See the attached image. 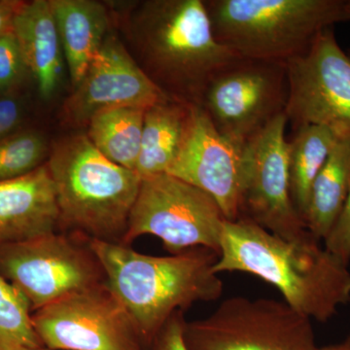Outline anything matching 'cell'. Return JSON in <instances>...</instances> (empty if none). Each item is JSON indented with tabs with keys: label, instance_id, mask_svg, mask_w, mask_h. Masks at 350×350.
I'll return each mask as SVG.
<instances>
[{
	"label": "cell",
	"instance_id": "obj_1",
	"mask_svg": "<svg viewBox=\"0 0 350 350\" xmlns=\"http://www.w3.org/2000/svg\"><path fill=\"white\" fill-rule=\"evenodd\" d=\"M122 27L147 77L191 107H200L214 76L239 59L216 40L204 0L135 2Z\"/></svg>",
	"mask_w": 350,
	"mask_h": 350
},
{
	"label": "cell",
	"instance_id": "obj_2",
	"mask_svg": "<svg viewBox=\"0 0 350 350\" xmlns=\"http://www.w3.org/2000/svg\"><path fill=\"white\" fill-rule=\"evenodd\" d=\"M214 273L239 271L275 287L282 300L310 320L326 322L350 301L349 266L312 236L280 238L245 218L226 220Z\"/></svg>",
	"mask_w": 350,
	"mask_h": 350
},
{
	"label": "cell",
	"instance_id": "obj_3",
	"mask_svg": "<svg viewBox=\"0 0 350 350\" xmlns=\"http://www.w3.org/2000/svg\"><path fill=\"white\" fill-rule=\"evenodd\" d=\"M87 241L103 267L107 286L133 317L147 349L174 313L222 296L224 284L213 269L215 251L196 247L152 256L125 244Z\"/></svg>",
	"mask_w": 350,
	"mask_h": 350
},
{
	"label": "cell",
	"instance_id": "obj_4",
	"mask_svg": "<svg viewBox=\"0 0 350 350\" xmlns=\"http://www.w3.org/2000/svg\"><path fill=\"white\" fill-rule=\"evenodd\" d=\"M59 229L87 239L122 243L142 178L105 158L86 135L53 145L48 162Z\"/></svg>",
	"mask_w": 350,
	"mask_h": 350
},
{
	"label": "cell",
	"instance_id": "obj_5",
	"mask_svg": "<svg viewBox=\"0 0 350 350\" xmlns=\"http://www.w3.org/2000/svg\"><path fill=\"white\" fill-rule=\"evenodd\" d=\"M216 40L241 59L286 64L328 27L344 0H204Z\"/></svg>",
	"mask_w": 350,
	"mask_h": 350
},
{
	"label": "cell",
	"instance_id": "obj_6",
	"mask_svg": "<svg viewBox=\"0 0 350 350\" xmlns=\"http://www.w3.org/2000/svg\"><path fill=\"white\" fill-rule=\"evenodd\" d=\"M226 219L216 200L167 174L142 179L122 244L151 234L170 254L206 247L219 253Z\"/></svg>",
	"mask_w": 350,
	"mask_h": 350
},
{
	"label": "cell",
	"instance_id": "obj_7",
	"mask_svg": "<svg viewBox=\"0 0 350 350\" xmlns=\"http://www.w3.org/2000/svg\"><path fill=\"white\" fill-rule=\"evenodd\" d=\"M187 350H319L312 320L283 300L236 296L186 321Z\"/></svg>",
	"mask_w": 350,
	"mask_h": 350
},
{
	"label": "cell",
	"instance_id": "obj_8",
	"mask_svg": "<svg viewBox=\"0 0 350 350\" xmlns=\"http://www.w3.org/2000/svg\"><path fill=\"white\" fill-rule=\"evenodd\" d=\"M0 275L25 295L32 312L105 282L98 258L78 234L53 232L0 245Z\"/></svg>",
	"mask_w": 350,
	"mask_h": 350
},
{
	"label": "cell",
	"instance_id": "obj_9",
	"mask_svg": "<svg viewBox=\"0 0 350 350\" xmlns=\"http://www.w3.org/2000/svg\"><path fill=\"white\" fill-rule=\"evenodd\" d=\"M285 64L239 59L217 73L200 108L222 137L245 146L286 107Z\"/></svg>",
	"mask_w": 350,
	"mask_h": 350
},
{
	"label": "cell",
	"instance_id": "obj_10",
	"mask_svg": "<svg viewBox=\"0 0 350 350\" xmlns=\"http://www.w3.org/2000/svg\"><path fill=\"white\" fill-rule=\"evenodd\" d=\"M43 347L55 350H147L133 317L107 282L32 312Z\"/></svg>",
	"mask_w": 350,
	"mask_h": 350
},
{
	"label": "cell",
	"instance_id": "obj_11",
	"mask_svg": "<svg viewBox=\"0 0 350 350\" xmlns=\"http://www.w3.org/2000/svg\"><path fill=\"white\" fill-rule=\"evenodd\" d=\"M284 114L292 129L323 126L350 139V55L338 45L334 27L324 29L305 54L285 64Z\"/></svg>",
	"mask_w": 350,
	"mask_h": 350
},
{
	"label": "cell",
	"instance_id": "obj_12",
	"mask_svg": "<svg viewBox=\"0 0 350 350\" xmlns=\"http://www.w3.org/2000/svg\"><path fill=\"white\" fill-rule=\"evenodd\" d=\"M284 113L244 146L241 217L289 241L312 234L294 206L290 187Z\"/></svg>",
	"mask_w": 350,
	"mask_h": 350
},
{
	"label": "cell",
	"instance_id": "obj_13",
	"mask_svg": "<svg viewBox=\"0 0 350 350\" xmlns=\"http://www.w3.org/2000/svg\"><path fill=\"white\" fill-rule=\"evenodd\" d=\"M170 100L138 66L118 36L110 33L81 82L64 101L63 123L87 126L96 113L110 108H149Z\"/></svg>",
	"mask_w": 350,
	"mask_h": 350
},
{
	"label": "cell",
	"instance_id": "obj_14",
	"mask_svg": "<svg viewBox=\"0 0 350 350\" xmlns=\"http://www.w3.org/2000/svg\"><path fill=\"white\" fill-rule=\"evenodd\" d=\"M167 174L211 195L227 220L241 217L244 146L222 137L202 108L193 107L183 144Z\"/></svg>",
	"mask_w": 350,
	"mask_h": 350
},
{
	"label": "cell",
	"instance_id": "obj_15",
	"mask_svg": "<svg viewBox=\"0 0 350 350\" xmlns=\"http://www.w3.org/2000/svg\"><path fill=\"white\" fill-rule=\"evenodd\" d=\"M56 192L46 163L31 174L0 182V245L57 232Z\"/></svg>",
	"mask_w": 350,
	"mask_h": 350
},
{
	"label": "cell",
	"instance_id": "obj_16",
	"mask_svg": "<svg viewBox=\"0 0 350 350\" xmlns=\"http://www.w3.org/2000/svg\"><path fill=\"white\" fill-rule=\"evenodd\" d=\"M11 31L39 94L50 100L61 85L64 61L50 0L24 2L14 17Z\"/></svg>",
	"mask_w": 350,
	"mask_h": 350
},
{
	"label": "cell",
	"instance_id": "obj_17",
	"mask_svg": "<svg viewBox=\"0 0 350 350\" xmlns=\"http://www.w3.org/2000/svg\"><path fill=\"white\" fill-rule=\"evenodd\" d=\"M71 84L77 86L109 36L110 14L94 0H50Z\"/></svg>",
	"mask_w": 350,
	"mask_h": 350
},
{
	"label": "cell",
	"instance_id": "obj_18",
	"mask_svg": "<svg viewBox=\"0 0 350 350\" xmlns=\"http://www.w3.org/2000/svg\"><path fill=\"white\" fill-rule=\"evenodd\" d=\"M193 107L165 100L147 108L135 170L140 178L167 174L183 144Z\"/></svg>",
	"mask_w": 350,
	"mask_h": 350
},
{
	"label": "cell",
	"instance_id": "obj_19",
	"mask_svg": "<svg viewBox=\"0 0 350 350\" xmlns=\"http://www.w3.org/2000/svg\"><path fill=\"white\" fill-rule=\"evenodd\" d=\"M350 191V139H338L313 182L306 217L308 232L324 241Z\"/></svg>",
	"mask_w": 350,
	"mask_h": 350
},
{
	"label": "cell",
	"instance_id": "obj_20",
	"mask_svg": "<svg viewBox=\"0 0 350 350\" xmlns=\"http://www.w3.org/2000/svg\"><path fill=\"white\" fill-rule=\"evenodd\" d=\"M338 139L330 129L310 125L296 129L287 140L292 200L305 223L313 182Z\"/></svg>",
	"mask_w": 350,
	"mask_h": 350
},
{
	"label": "cell",
	"instance_id": "obj_21",
	"mask_svg": "<svg viewBox=\"0 0 350 350\" xmlns=\"http://www.w3.org/2000/svg\"><path fill=\"white\" fill-rule=\"evenodd\" d=\"M146 110L137 107L103 110L90 120L86 135L108 160L135 170L142 148Z\"/></svg>",
	"mask_w": 350,
	"mask_h": 350
},
{
	"label": "cell",
	"instance_id": "obj_22",
	"mask_svg": "<svg viewBox=\"0 0 350 350\" xmlns=\"http://www.w3.org/2000/svg\"><path fill=\"white\" fill-rule=\"evenodd\" d=\"M31 304L0 275V350L43 347L32 323Z\"/></svg>",
	"mask_w": 350,
	"mask_h": 350
},
{
	"label": "cell",
	"instance_id": "obj_23",
	"mask_svg": "<svg viewBox=\"0 0 350 350\" xmlns=\"http://www.w3.org/2000/svg\"><path fill=\"white\" fill-rule=\"evenodd\" d=\"M47 139L36 131H18L0 142V182L13 180L43 165L49 155Z\"/></svg>",
	"mask_w": 350,
	"mask_h": 350
},
{
	"label": "cell",
	"instance_id": "obj_24",
	"mask_svg": "<svg viewBox=\"0 0 350 350\" xmlns=\"http://www.w3.org/2000/svg\"><path fill=\"white\" fill-rule=\"evenodd\" d=\"M29 73L12 31L0 36V94L13 93Z\"/></svg>",
	"mask_w": 350,
	"mask_h": 350
},
{
	"label": "cell",
	"instance_id": "obj_25",
	"mask_svg": "<svg viewBox=\"0 0 350 350\" xmlns=\"http://www.w3.org/2000/svg\"><path fill=\"white\" fill-rule=\"evenodd\" d=\"M324 247L332 255L349 266L350 262V191L342 211L328 236Z\"/></svg>",
	"mask_w": 350,
	"mask_h": 350
},
{
	"label": "cell",
	"instance_id": "obj_26",
	"mask_svg": "<svg viewBox=\"0 0 350 350\" xmlns=\"http://www.w3.org/2000/svg\"><path fill=\"white\" fill-rule=\"evenodd\" d=\"M25 116V107L14 93L0 94V142L20 131Z\"/></svg>",
	"mask_w": 350,
	"mask_h": 350
},
{
	"label": "cell",
	"instance_id": "obj_27",
	"mask_svg": "<svg viewBox=\"0 0 350 350\" xmlns=\"http://www.w3.org/2000/svg\"><path fill=\"white\" fill-rule=\"evenodd\" d=\"M185 323L183 312L174 313L154 338L148 350H187L183 338Z\"/></svg>",
	"mask_w": 350,
	"mask_h": 350
},
{
	"label": "cell",
	"instance_id": "obj_28",
	"mask_svg": "<svg viewBox=\"0 0 350 350\" xmlns=\"http://www.w3.org/2000/svg\"><path fill=\"white\" fill-rule=\"evenodd\" d=\"M23 3L18 0H0V36L11 31L14 17Z\"/></svg>",
	"mask_w": 350,
	"mask_h": 350
},
{
	"label": "cell",
	"instance_id": "obj_29",
	"mask_svg": "<svg viewBox=\"0 0 350 350\" xmlns=\"http://www.w3.org/2000/svg\"><path fill=\"white\" fill-rule=\"evenodd\" d=\"M319 350H350V335L338 344L319 347Z\"/></svg>",
	"mask_w": 350,
	"mask_h": 350
},
{
	"label": "cell",
	"instance_id": "obj_30",
	"mask_svg": "<svg viewBox=\"0 0 350 350\" xmlns=\"http://www.w3.org/2000/svg\"><path fill=\"white\" fill-rule=\"evenodd\" d=\"M345 12L347 15V21L350 20V0H347L345 3Z\"/></svg>",
	"mask_w": 350,
	"mask_h": 350
},
{
	"label": "cell",
	"instance_id": "obj_31",
	"mask_svg": "<svg viewBox=\"0 0 350 350\" xmlns=\"http://www.w3.org/2000/svg\"><path fill=\"white\" fill-rule=\"evenodd\" d=\"M25 350H55V349H47V347H36V349H25Z\"/></svg>",
	"mask_w": 350,
	"mask_h": 350
},
{
	"label": "cell",
	"instance_id": "obj_32",
	"mask_svg": "<svg viewBox=\"0 0 350 350\" xmlns=\"http://www.w3.org/2000/svg\"><path fill=\"white\" fill-rule=\"evenodd\" d=\"M349 55H350V51H349Z\"/></svg>",
	"mask_w": 350,
	"mask_h": 350
},
{
	"label": "cell",
	"instance_id": "obj_33",
	"mask_svg": "<svg viewBox=\"0 0 350 350\" xmlns=\"http://www.w3.org/2000/svg\"></svg>",
	"mask_w": 350,
	"mask_h": 350
}]
</instances>
